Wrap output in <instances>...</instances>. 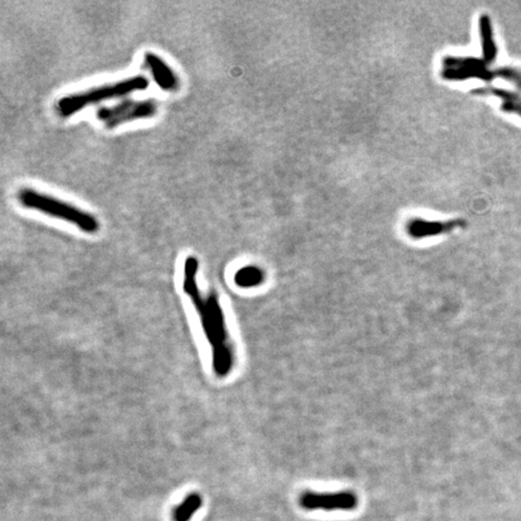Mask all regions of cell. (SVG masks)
Masks as SVG:
<instances>
[{"label": "cell", "mask_w": 521, "mask_h": 521, "mask_svg": "<svg viewBox=\"0 0 521 521\" xmlns=\"http://www.w3.org/2000/svg\"><path fill=\"white\" fill-rule=\"evenodd\" d=\"M198 259L195 256L186 258L184 264L182 288L195 307L200 315L205 337L211 346L213 370L219 378H224L232 372L234 365V348L229 339L226 326L224 314L220 306L219 297L211 293L209 296H202L198 283Z\"/></svg>", "instance_id": "obj_1"}, {"label": "cell", "mask_w": 521, "mask_h": 521, "mask_svg": "<svg viewBox=\"0 0 521 521\" xmlns=\"http://www.w3.org/2000/svg\"><path fill=\"white\" fill-rule=\"evenodd\" d=\"M149 87V80L142 75H136L117 83H107L97 87L89 88L83 92L74 93L62 97L56 104V111L61 117L73 116L85 107L98 103L111 100L115 98L126 97Z\"/></svg>", "instance_id": "obj_2"}, {"label": "cell", "mask_w": 521, "mask_h": 521, "mask_svg": "<svg viewBox=\"0 0 521 521\" xmlns=\"http://www.w3.org/2000/svg\"><path fill=\"white\" fill-rule=\"evenodd\" d=\"M17 197L21 204L27 209L36 210L54 219L63 220L76 226L85 233H97L99 231V221L92 214L78 209L67 202L44 195L33 189H22L19 191Z\"/></svg>", "instance_id": "obj_3"}, {"label": "cell", "mask_w": 521, "mask_h": 521, "mask_svg": "<svg viewBox=\"0 0 521 521\" xmlns=\"http://www.w3.org/2000/svg\"><path fill=\"white\" fill-rule=\"evenodd\" d=\"M157 103L151 99L147 100H123L112 107L98 109L96 116L104 126L112 129L123 123L151 118L157 114Z\"/></svg>", "instance_id": "obj_4"}, {"label": "cell", "mask_w": 521, "mask_h": 521, "mask_svg": "<svg viewBox=\"0 0 521 521\" xmlns=\"http://www.w3.org/2000/svg\"><path fill=\"white\" fill-rule=\"evenodd\" d=\"M299 504L306 511H352L359 500L351 491H306L299 497Z\"/></svg>", "instance_id": "obj_5"}, {"label": "cell", "mask_w": 521, "mask_h": 521, "mask_svg": "<svg viewBox=\"0 0 521 521\" xmlns=\"http://www.w3.org/2000/svg\"><path fill=\"white\" fill-rule=\"evenodd\" d=\"M443 76L449 80L482 78L490 81L495 78L493 70L487 68V64L479 59L472 57H447L443 59Z\"/></svg>", "instance_id": "obj_6"}, {"label": "cell", "mask_w": 521, "mask_h": 521, "mask_svg": "<svg viewBox=\"0 0 521 521\" xmlns=\"http://www.w3.org/2000/svg\"><path fill=\"white\" fill-rule=\"evenodd\" d=\"M144 65L151 74L157 86L163 91L174 92L179 88L180 81L176 72L158 54H152V52H147L144 54Z\"/></svg>", "instance_id": "obj_7"}, {"label": "cell", "mask_w": 521, "mask_h": 521, "mask_svg": "<svg viewBox=\"0 0 521 521\" xmlns=\"http://www.w3.org/2000/svg\"><path fill=\"white\" fill-rule=\"evenodd\" d=\"M466 226L463 220H449V221H427L423 219L410 220L407 226V232L413 239L429 238L439 234L449 233L454 229Z\"/></svg>", "instance_id": "obj_8"}, {"label": "cell", "mask_w": 521, "mask_h": 521, "mask_svg": "<svg viewBox=\"0 0 521 521\" xmlns=\"http://www.w3.org/2000/svg\"><path fill=\"white\" fill-rule=\"evenodd\" d=\"M476 94H485V96H493V97L501 99V109L508 114H515L518 116L521 117V96L514 92H509L506 89L501 88H480L474 91Z\"/></svg>", "instance_id": "obj_9"}, {"label": "cell", "mask_w": 521, "mask_h": 521, "mask_svg": "<svg viewBox=\"0 0 521 521\" xmlns=\"http://www.w3.org/2000/svg\"><path fill=\"white\" fill-rule=\"evenodd\" d=\"M479 30L482 38V61L487 64L492 63L496 59L497 47L493 40L491 22L487 15L480 16Z\"/></svg>", "instance_id": "obj_10"}, {"label": "cell", "mask_w": 521, "mask_h": 521, "mask_svg": "<svg viewBox=\"0 0 521 521\" xmlns=\"http://www.w3.org/2000/svg\"><path fill=\"white\" fill-rule=\"evenodd\" d=\"M264 273L262 269L256 266H246L239 269L234 275V281L239 288H256L258 285L264 283Z\"/></svg>", "instance_id": "obj_11"}, {"label": "cell", "mask_w": 521, "mask_h": 521, "mask_svg": "<svg viewBox=\"0 0 521 521\" xmlns=\"http://www.w3.org/2000/svg\"><path fill=\"white\" fill-rule=\"evenodd\" d=\"M202 497L198 493H191L186 497L180 506H178L173 514L174 521H190L197 511L202 507Z\"/></svg>", "instance_id": "obj_12"}, {"label": "cell", "mask_w": 521, "mask_h": 521, "mask_svg": "<svg viewBox=\"0 0 521 521\" xmlns=\"http://www.w3.org/2000/svg\"><path fill=\"white\" fill-rule=\"evenodd\" d=\"M493 74H495V78H503V80L515 85L516 87L521 88V70L511 68V67H503V68L493 70Z\"/></svg>", "instance_id": "obj_13"}]
</instances>
